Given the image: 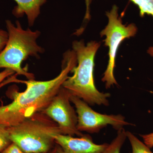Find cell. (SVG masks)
Masks as SVG:
<instances>
[{
	"label": "cell",
	"instance_id": "cell-1",
	"mask_svg": "<svg viewBox=\"0 0 153 153\" xmlns=\"http://www.w3.org/2000/svg\"><path fill=\"white\" fill-rule=\"evenodd\" d=\"M77 65L76 53L73 50L66 51L63 56L61 71L55 78L47 81L35 79L20 80L13 76L7 80L21 82L26 85L23 92L12 87L7 91L13 100L10 104L0 106V124L7 127L14 126L46 108L58 93L68 74Z\"/></svg>",
	"mask_w": 153,
	"mask_h": 153
},
{
	"label": "cell",
	"instance_id": "cell-2",
	"mask_svg": "<svg viewBox=\"0 0 153 153\" xmlns=\"http://www.w3.org/2000/svg\"><path fill=\"white\" fill-rule=\"evenodd\" d=\"M100 47V43L95 41L86 45L83 40L73 41L72 50L76 53L77 65L71 70L73 75L68 76L62 87L88 105L108 106L111 94L97 90L94 79V57Z\"/></svg>",
	"mask_w": 153,
	"mask_h": 153
},
{
	"label": "cell",
	"instance_id": "cell-3",
	"mask_svg": "<svg viewBox=\"0 0 153 153\" xmlns=\"http://www.w3.org/2000/svg\"><path fill=\"white\" fill-rule=\"evenodd\" d=\"M8 39L5 47L0 53V68L10 69L16 75H23L28 79H34V74L22 68V62L29 57L36 58L44 52L37 41L41 33L28 28L24 30L21 23L16 21L14 25L10 20L6 21Z\"/></svg>",
	"mask_w": 153,
	"mask_h": 153
},
{
	"label": "cell",
	"instance_id": "cell-4",
	"mask_svg": "<svg viewBox=\"0 0 153 153\" xmlns=\"http://www.w3.org/2000/svg\"><path fill=\"white\" fill-rule=\"evenodd\" d=\"M7 129L11 141L25 153L47 152L56 143L53 135L61 134L57 124L42 111Z\"/></svg>",
	"mask_w": 153,
	"mask_h": 153
},
{
	"label": "cell",
	"instance_id": "cell-5",
	"mask_svg": "<svg viewBox=\"0 0 153 153\" xmlns=\"http://www.w3.org/2000/svg\"><path fill=\"white\" fill-rule=\"evenodd\" d=\"M118 10L117 6L114 5L110 11L106 12L108 24L100 33L101 37L105 36L106 37L103 41L105 45L109 49L108 64L102 79V81L105 82L107 89L114 84L117 85L114 71L119 47L125 39L134 37L137 32V28L135 24L126 25L123 24L121 18L118 13Z\"/></svg>",
	"mask_w": 153,
	"mask_h": 153
},
{
	"label": "cell",
	"instance_id": "cell-6",
	"mask_svg": "<svg viewBox=\"0 0 153 153\" xmlns=\"http://www.w3.org/2000/svg\"><path fill=\"white\" fill-rule=\"evenodd\" d=\"M70 101L74 104L77 116V128L80 132L97 133L108 125L117 130L126 126L133 125L125 120L121 114H102L93 110L89 105L81 99L70 96Z\"/></svg>",
	"mask_w": 153,
	"mask_h": 153
},
{
	"label": "cell",
	"instance_id": "cell-7",
	"mask_svg": "<svg viewBox=\"0 0 153 153\" xmlns=\"http://www.w3.org/2000/svg\"><path fill=\"white\" fill-rule=\"evenodd\" d=\"M71 94L62 87L42 112L58 125L62 134L80 137L83 134L77 128V116L71 105Z\"/></svg>",
	"mask_w": 153,
	"mask_h": 153
},
{
	"label": "cell",
	"instance_id": "cell-8",
	"mask_svg": "<svg viewBox=\"0 0 153 153\" xmlns=\"http://www.w3.org/2000/svg\"><path fill=\"white\" fill-rule=\"evenodd\" d=\"M53 137L55 143L61 147L64 153H102L108 144H96L88 134L74 137L56 134Z\"/></svg>",
	"mask_w": 153,
	"mask_h": 153
},
{
	"label": "cell",
	"instance_id": "cell-9",
	"mask_svg": "<svg viewBox=\"0 0 153 153\" xmlns=\"http://www.w3.org/2000/svg\"><path fill=\"white\" fill-rule=\"evenodd\" d=\"M17 4L13 13L17 18L27 15L29 26L34 24L36 19L40 14L41 7L47 0H15Z\"/></svg>",
	"mask_w": 153,
	"mask_h": 153
},
{
	"label": "cell",
	"instance_id": "cell-10",
	"mask_svg": "<svg viewBox=\"0 0 153 153\" xmlns=\"http://www.w3.org/2000/svg\"><path fill=\"white\" fill-rule=\"evenodd\" d=\"M126 138V131L123 128L120 129L117 131L116 137L102 153H120L121 149Z\"/></svg>",
	"mask_w": 153,
	"mask_h": 153
},
{
	"label": "cell",
	"instance_id": "cell-11",
	"mask_svg": "<svg viewBox=\"0 0 153 153\" xmlns=\"http://www.w3.org/2000/svg\"><path fill=\"white\" fill-rule=\"evenodd\" d=\"M126 136L131 145V153H153L149 148L131 132L126 131Z\"/></svg>",
	"mask_w": 153,
	"mask_h": 153
},
{
	"label": "cell",
	"instance_id": "cell-12",
	"mask_svg": "<svg viewBox=\"0 0 153 153\" xmlns=\"http://www.w3.org/2000/svg\"><path fill=\"white\" fill-rule=\"evenodd\" d=\"M138 7L140 16L153 13V0H130Z\"/></svg>",
	"mask_w": 153,
	"mask_h": 153
},
{
	"label": "cell",
	"instance_id": "cell-13",
	"mask_svg": "<svg viewBox=\"0 0 153 153\" xmlns=\"http://www.w3.org/2000/svg\"><path fill=\"white\" fill-rule=\"evenodd\" d=\"M11 143L7 127L0 124V152L4 150Z\"/></svg>",
	"mask_w": 153,
	"mask_h": 153
},
{
	"label": "cell",
	"instance_id": "cell-14",
	"mask_svg": "<svg viewBox=\"0 0 153 153\" xmlns=\"http://www.w3.org/2000/svg\"><path fill=\"white\" fill-rule=\"evenodd\" d=\"M2 153H25L18 145L15 143H11L2 152Z\"/></svg>",
	"mask_w": 153,
	"mask_h": 153
},
{
	"label": "cell",
	"instance_id": "cell-15",
	"mask_svg": "<svg viewBox=\"0 0 153 153\" xmlns=\"http://www.w3.org/2000/svg\"><path fill=\"white\" fill-rule=\"evenodd\" d=\"M8 39V33L7 31L0 30V53L5 47Z\"/></svg>",
	"mask_w": 153,
	"mask_h": 153
},
{
	"label": "cell",
	"instance_id": "cell-16",
	"mask_svg": "<svg viewBox=\"0 0 153 153\" xmlns=\"http://www.w3.org/2000/svg\"><path fill=\"white\" fill-rule=\"evenodd\" d=\"M144 143L150 149L153 147V132L147 134L140 135Z\"/></svg>",
	"mask_w": 153,
	"mask_h": 153
},
{
	"label": "cell",
	"instance_id": "cell-17",
	"mask_svg": "<svg viewBox=\"0 0 153 153\" xmlns=\"http://www.w3.org/2000/svg\"><path fill=\"white\" fill-rule=\"evenodd\" d=\"M15 72L10 69L6 68L4 71L0 72V84L5 78L13 75Z\"/></svg>",
	"mask_w": 153,
	"mask_h": 153
},
{
	"label": "cell",
	"instance_id": "cell-18",
	"mask_svg": "<svg viewBox=\"0 0 153 153\" xmlns=\"http://www.w3.org/2000/svg\"><path fill=\"white\" fill-rule=\"evenodd\" d=\"M43 153H64V152L61 147L56 143V145H55L54 147L52 148V149L47 152Z\"/></svg>",
	"mask_w": 153,
	"mask_h": 153
}]
</instances>
